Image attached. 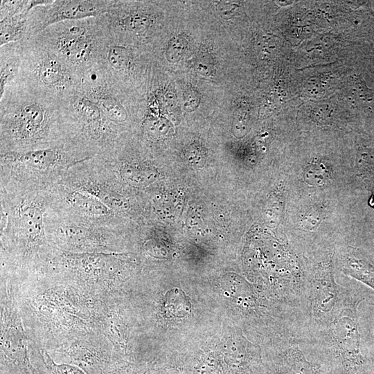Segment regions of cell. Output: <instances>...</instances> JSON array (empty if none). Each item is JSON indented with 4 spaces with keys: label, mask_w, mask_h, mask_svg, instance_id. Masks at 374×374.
Wrapping results in <instances>:
<instances>
[{
    "label": "cell",
    "mask_w": 374,
    "mask_h": 374,
    "mask_svg": "<svg viewBox=\"0 0 374 374\" xmlns=\"http://www.w3.org/2000/svg\"><path fill=\"white\" fill-rule=\"evenodd\" d=\"M68 142L62 103L14 80L0 96V153L51 148Z\"/></svg>",
    "instance_id": "obj_1"
},
{
    "label": "cell",
    "mask_w": 374,
    "mask_h": 374,
    "mask_svg": "<svg viewBox=\"0 0 374 374\" xmlns=\"http://www.w3.org/2000/svg\"><path fill=\"white\" fill-rule=\"evenodd\" d=\"M366 287L362 283L353 284L341 310L328 323L305 326L312 356L330 374H367L358 310L360 304L369 299Z\"/></svg>",
    "instance_id": "obj_2"
},
{
    "label": "cell",
    "mask_w": 374,
    "mask_h": 374,
    "mask_svg": "<svg viewBox=\"0 0 374 374\" xmlns=\"http://www.w3.org/2000/svg\"><path fill=\"white\" fill-rule=\"evenodd\" d=\"M33 37L81 75L102 63L108 30L101 15L56 23Z\"/></svg>",
    "instance_id": "obj_3"
},
{
    "label": "cell",
    "mask_w": 374,
    "mask_h": 374,
    "mask_svg": "<svg viewBox=\"0 0 374 374\" xmlns=\"http://www.w3.org/2000/svg\"><path fill=\"white\" fill-rule=\"evenodd\" d=\"M91 158L70 142L39 150L0 153L1 183L47 188L77 163Z\"/></svg>",
    "instance_id": "obj_4"
},
{
    "label": "cell",
    "mask_w": 374,
    "mask_h": 374,
    "mask_svg": "<svg viewBox=\"0 0 374 374\" xmlns=\"http://www.w3.org/2000/svg\"><path fill=\"white\" fill-rule=\"evenodd\" d=\"M16 80L39 94L62 103L78 90L80 75L31 37L21 41V64Z\"/></svg>",
    "instance_id": "obj_5"
},
{
    "label": "cell",
    "mask_w": 374,
    "mask_h": 374,
    "mask_svg": "<svg viewBox=\"0 0 374 374\" xmlns=\"http://www.w3.org/2000/svg\"><path fill=\"white\" fill-rule=\"evenodd\" d=\"M62 106L68 141L89 157L100 155L119 143L121 127L80 91L63 101Z\"/></svg>",
    "instance_id": "obj_6"
},
{
    "label": "cell",
    "mask_w": 374,
    "mask_h": 374,
    "mask_svg": "<svg viewBox=\"0 0 374 374\" xmlns=\"http://www.w3.org/2000/svg\"><path fill=\"white\" fill-rule=\"evenodd\" d=\"M311 265L308 325L328 323L342 309L353 284L339 285L335 280L332 256L326 251Z\"/></svg>",
    "instance_id": "obj_7"
},
{
    "label": "cell",
    "mask_w": 374,
    "mask_h": 374,
    "mask_svg": "<svg viewBox=\"0 0 374 374\" xmlns=\"http://www.w3.org/2000/svg\"><path fill=\"white\" fill-rule=\"evenodd\" d=\"M49 208L95 226L113 229L117 213L94 196L58 182L49 188Z\"/></svg>",
    "instance_id": "obj_8"
},
{
    "label": "cell",
    "mask_w": 374,
    "mask_h": 374,
    "mask_svg": "<svg viewBox=\"0 0 374 374\" xmlns=\"http://www.w3.org/2000/svg\"><path fill=\"white\" fill-rule=\"evenodd\" d=\"M113 3L114 1L109 0H51L30 11L26 39L56 23L100 17L105 14Z\"/></svg>",
    "instance_id": "obj_9"
},
{
    "label": "cell",
    "mask_w": 374,
    "mask_h": 374,
    "mask_svg": "<svg viewBox=\"0 0 374 374\" xmlns=\"http://www.w3.org/2000/svg\"><path fill=\"white\" fill-rule=\"evenodd\" d=\"M269 355L271 374H330L308 348L304 327L297 332L274 339Z\"/></svg>",
    "instance_id": "obj_10"
},
{
    "label": "cell",
    "mask_w": 374,
    "mask_h": 374,
    "mask_svg": "<svg viewBox=\"0 0 374 374\" xmlns=\"http://www.w3.org/2000/svg\"><path fill=\"white\" fill-rule=\"evenodd\" d=\"M103 112L113 124L121 127L129 119V113L121 95V85L101 64L80 75L78 90Z\"/></svg>",
    "instance_id": "obj_11"
},
{
    "label": "cell",
    "mask_w": 374,
    "mask_h": 374,
    "mask_svg": "<svg viewBox=\"0 0 374 374\" xmlns=\"http://www.w3.org/2000/svg\"><path fill=\"white\" fill-rule=\"evenodd\" d=\"M342 273L374 292V257L362 251L346 249L339 256Z\"/></svg>",
    "instance_id": "obj_12"
},
{
    "label": "cell",
    "mask_w": 374,
    "mask_h": 374,
    "mask_svg": "<svg viewBox=\"0 0 374 374\" xmlns=\"http://www.w3.org/2000/svg\"><path fill=\"white\" fill-rule=\"evenodd\" d=\"M21 64V41L0 48V96L10 82L15 80Z\"/></svg>",
    "instance_id": "obj_13"
},
{
    "label": "cell",
    "mask_w": 374,
    "mask_h": 374,
    "mask_svg": "<svg viewBox=\"0 0 374 374\" xmlns=\"http://www.w3.org/2000/svg\"><path fill=\"white\" fill-rule=\"evenodd\" d=\"M30 12L24 11L0 21V46L26 39V21Z\"/></svg>",
    "instance_id": "obj_14"
},
{
    "label": "cell",
    "mask_w": 374,
    "mask_h": 374,
    "mask_svg": "<svg viewBox=\"0 0 374 374\" xmlns=\"http://www.w3.org/2000/svg\"><path fill=\"white\" fill-rule=\"evenodd\" d=\"M360 319L366 357L368 362L374 363V301L364 302Z\"/></svg>",
    "instance_id": "obj_15"
},
{
    "label": "cell",
    "mask_w": 374,
    "mask_h": 374,
    "mask_svg": "<svg viewBox=\"0 0 374 374\" xmlns=\"http://www.w3.org/2000/svg\"><path fill=\"white\" fill-rule=\"evenodd\" d=\"M166 296V306L170 314L181 317L189 312L190 304L182 291L178 289L170 290Z\"/></svg>",
    "instance_id": "obj_16"
},
{
    "label": "cell",
    "mask_w": 374,
    "mask_h": 374,
    "mask_svg": "<svg viewBox=\"0 0 374 374\" xmlns=\"http://www.w3.org/2000/svg\"><path fill=\"white\" fill-rule=\"evenodd\" d=\"M329 172L323 163H314L309 165L304 171L305 181L310 185L320 186L329 178Z\"/></svg>",
    "instance_id": "obj_17"
},
{
    "label": "cell",
    "mask_w": 374,
    "mask_h": 374,
    "mask_svg": "<svg viewBox=\"0 0 374 374\" xmlns=\"http://www.w3.org/2000/svg\"><path fill=\"white\" fill-rule=\"evenodd\" d=\"M42 359L48 374H84V372L75 366L55 364L47 353H44L42 356Z\"/></svg>",
    "instance_id": "obj_18"
},
{
    "label": "cell",
    "mask_w": 374,
    "mask_h": 374,
    "mask_svg": "<svg viewBox=\"0 0 374 374\" xmlns=\"http://www.w3.org/2000/svg\"><path fill=\"white\" fill-rule=\"evenodd\" d=\"M187 46V42L181 37L172 41L167 49V57L172 62L177 61L184 54Z\"/></svg>",
    "instance_id": "obj_19"
},
{
    "label": "cell",
    "mask_w": 374,
    "mask_h": 374,
    "mask_svg": "<svg viewBox=\"0 0 374 374\" xmlns=\"http://www.w3.org/2000/svg\"><path fill=\"white\" fill-rule=\"evenodd\" d=\"M305 214V216L303 218V228L306 230L314 229L322 219L321 210L312 208Z\"/></svg>",
    "instance_id": "obj_20"
}]
</instances>
